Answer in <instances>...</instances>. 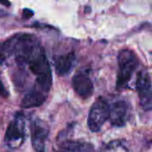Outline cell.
<instances>
[{
  "label": "cell",
  "instance_id": "cell-7",
  "mask_svg": "<svg viewBox=\"0 0 152 152\" xmlns=\"http://www.w3.org/2000/svg\"><path fill=\"white\" fill-rule=\"evenodd\" d=\"M72 85L75 92L83 99L90 97L93 94L94 86L87 71H78L73 77Z\"/></svg>",
  "mask_w": 152,
  "mask_h": 152
},
{
  "label": "cell",
  "instance_id": "cell-12",
  "mask_svg": "<svg viewBox=\"0 0 152 152\" xmlns=\"http://www.w3.org/2000/svg\"><path fill=\"white\" fill-rule=\"evenodd\" d=\"M33 14H34V12L30 9L25 8V9L22 10V17L24 19H29V18H31L33 16Z\"/></svg>",
  "mask_w": 152,
  "mask_h": 152
},
{
  "label": "cell",
  "instance_id": "cell-6",
  "mask_svg": "<svg viewBox=\"0 0 152 152\" xmlns=\"http://www.w3.org/2000/svg\"><path fill=\"white\" fill-rule=\"evenodd\" d=\"M128 118V105L124 100H118L110 104V122L114 126H123Z\"/></svg>",
  "mask_w": 152,
  "mask_h": 152
},
{
  "label": "cell",
  "instance_id": "cell-10",
  "mask_svg": "<svg viewBox=\"0 0 152 152\" xmlns=\"http://www.w3.org/2000/svg\"><path fill=\"white\" fill-rule=\"evenodd\" d=\"M57 152H94V146L82 141H64L59 145Z\"/></svg>",
  "mask_w": 152,
  "mask_h": 152
},
{
  "label": "cell",
  "instance_id": "cell-8",
  "mask_svg": "<svg viewBox=\"0 0 152 152\" xmlns=\"http://www.w3.org/2000/svg\"><path fill=\"white\" fill-rule=\"evenodd\" d=\"M47 94L42 92L41 90L37 88H31L23 96L20 106L24 109H29V108H37L41 106L46 100Z\"/></svg>",
  "mask_w": 152,
  "mask_h": 152
},
{
  "label": "cell",
  "instance_id": "cell-14",
  "mask_svg": "<svg viewBox=\"0 0 152 152\" xmlns=\"http://www.w3.org/2000/svg\"><path fill=\"white\" fill-rule=\"evenodd\" d=\"M4 15H5V12L3 10H0V16H4Z\"/></svg>",
  "mask_w": 152,
  "mask_h": 152
},
{
  "label": "cell",
  "instance_id": "cell-1",
  "mask_svg": "<svg viewBox=\"0 0 152 152\" xmlns=\"http://www.w3.org/2000/svg\"><path fill=\"white\" fill-rule=\"evenodd\" d=\"M118 73L117 86L118 88H125L130 81L134 72L138 67V58L131 50H122L118 53Z\"/></svg>",
  "mask_w": 152,
  "mask_h": 152
},
{
  "label": "cell",
  "instance_id": "cell-2",
  "mask_svg": "<svg viewBox=\"0 0 152 152\" xmlns=\"http://www.w3.org/2000/svg\"><path fill=\"white\" fill-rule=\"evenodd\" d=\"M26 137V122L23 114L17 113L8 125L4 134V143L12 150L19 149Z\"/></svg>",
  "mask_w": 152,
  "mask_h": 152
},
{
  "label": "cell",
  "instance_id": "cell-5",
  "mask_svg": "<svg viewBox=\"0 0 152 152\" xmlns=\"http://www.w3.org/2000/svg\"><path fill=\"white\" fill-rule=\"evenodd\" d=\"M136 88L140 104L144 110L152 109V83L147 72L141 71L137 77Z\"/></svg>",
  "mask_w": 152,
  "mask_h": 152
},
{
  "label": "cell",
  "instance_id": "cell-9",
  "mask_svg": "<svg viewBox=\"0 0 152 152\" xmlns=\"http://www.w3.org/2000/svg\"><path fill=\"white\" fill-rule=\"evenodd\" d=\"M75 61L76 56L75 53L72 52L58 55L54 59V67L56 73L61 77L66 76L73 69Z\"/></svg>",
  "mask_w": 152,
  "mask_h": 152
},
{
  "label": "cell",
  "instance_id": "cell-3",
  "mask_svg": "<svg viewBox=\"0 0 152 152\" xmlns=\"http://www.w3.org/2000/svg\"><path fill=\"white\" fill-rule=\"evenodd\" d=\"M110 118V103L103 98H99L92 106L87 125L92 132H98Z\"/></svg>",
  "mask_w": 152,
  "mask_h": 152
},
{
  "label": "cell",
  "instance_id": "cell-4",
  "mask_svg": "<svg viewBox=\"0 0 152 152\" xmlns=\"http://www.w3.org/2000/svg\"><path fill=\"white\" fill-rule=\"evenodd\" d=\"M30 132L34 151L36 152L45 151V143L50 132L48 125L39 118H35L31 121Z\"/></svg>",
  "mask_w": 152,
  "mask_h": 152
},
{
  "label": "cell",
  "instance_id": "cell-13",
  "mask_svg": "<svg viewBox=\"0 0 152 152\" xmlns=\"http://www.w3.org/2000/svg\"><path fill=\"white\" fill-rule=\"evenodd\" d=\"M7 96V91L0 78V97H6Z\"/></svg>",
  "mask_w": 152,
  "mask_h": 152
},
{
  "label": "cell",
  "instance_id": "cell-11",
  "mask_svg": "<svg viewBox=\"0 0 152 152\" xmlns=\"http://www.w3.org/2000/svg\"><path fill=\"white\" fill-rule=\"evenodd\" d=\"M100 152H131L126 144L120 141H112L105 144Z\"/></svg>",
  "mask_w": 152,
  "mask_h": 152
}]
</instances>
